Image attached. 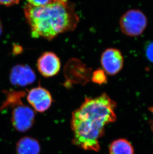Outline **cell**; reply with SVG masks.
<instances>
[{"instance_id":"ba28073f","label":"cell","mask_w":153,"mask_h":154,"mask_svg":"<svg viewBox=\"0 0 153 154\" xmlns=\"http://www.w3.org/2000/svg\"><path fill=\"white\" fill-rule=\"evenodd\" d=\"M10 79L12 85L26 86L33 83L36 80V76L33 70L28 66L19 64L12 69Z\"/></svg>"},{"instance_id":"7a4b0ae2","label":"cell","mask_w":153,"mask_h":154,"mask_svg":"<svg viewBox=\"0 0 153 154\" xmlns=\"http://www.w3.org/2000/svg\"><path fill=\"white\" fill-rule=\"evenodd\" d=\"M25 17L31 27L33 38L53 39L63 32L74 30L79 17L72 5L53 1L49 4L34 7L26 4L24 8Z\"/></svg>"},{"instance_id":"5b68a950","label":"cell","mask_w":153,"mask_h":154,"mask_svg":"<svg viewBox=\"0 0 153 154\" xmlns=\"http://www.w3.org/2000/svg\"><path fill=\"white\" fill-rule=\"evenodd\" d=\"M124 59L120 51L115 48L105 50L101 54L100 63L103 69L110 75H115L122 69Z\"/></svg>"},{"instance_id":"6da1fadb","label":"cell","mask_w":153,"mask_h":154,"mask_svg":"<svg viewBox=\"0 0 153 154\" xmlns=\"http://www.w3.org/2000/svg\"><path fill=\"white\" fill-rule=\"evenodd\" d=\"M116 102L105 93L97 97L86 98L72 113L73 144L87 151H99V139L104 135L105 126L116 120Z\"/></svg>"},{"instance_id":"5bb4252c","label":"cell","mask_w":153,"mask_h":154,"mask_svg":"<svg viewBox=\"0 0 153 154\" xmlns=\"http://www.w3.org/2000/svg\"><path fill=\"white\" fill-rule=\"evenodd\" d=\"M20 0H0V4L6 6H10L19 3Z\"/></svg>"},{"instance_id":"8992f818","label":"cell","mask_w":153,"mask_h":154,"mask_svg":"<svg viewBox=\"0 0 153 154\" xmlns=\"http://www.w3.org/2000/svg\"><path fill=\"white\" fill-rule=\"evenodd\" d=\"M27 100L33 110L38 112H44L50 107L52 97L47 89L40 86L29 90Z\"/></svg>"},{"instance_id":"4fadbf2b","label":"cell","mask_w":153,"mask_h":154,"mask_svg":"<svg viewBox=\"0 0 153 154\" xmlns=\"http://www.w3.org/2000/svg\"><path fill=\"white\" fill-rule=\"evenodd\" d=\"M146 53L148 60L153 63V42L148 45L146 48Z\"/></svg>"},{"instance_id":"e0dca14e","label":"cell","mask_w":153,"mask_h":154,"mask_svg":"<svg viewBox=\"0 0 153 154\" xmlns=\"http://www.w3.org/2000/svg\"><path fill=\"white\" fill-rule=\"evenodd\" d=\"M53 1H58L64 2H67V0H53Z\"/></svg>"},{"instance_id":"8fae6325","label":"cell","mask_w":153,"mask_h":154,"mask_svg":"<svg viewBox=\"0 0 153 154\" xmlns=\"http://www.w3.org/2000/svg\"><path fill=\"white\" fill-rule=\"evenodd\" d=\"M106 74L103 69H98L92 73V80L93 82L96 84L104 85L107 82Z\"/></svg>"},{"instance_id":"3957f363","label":"cell","mask_w":153,"mask_h":154,"mask_svg":"<svg viewBox=\"0 0 153 154\" xmlns=\"http://www.w3.org/2000/svg\"><path fill=\"white\" fill-rule=\"evenodd\" d=\"M148 24L147 17L138 9H131L123 14L119 20L120 30L124 35L137 37L143 34Z\"/></svg>"},{"instance_id":"7c38bea8","label":"cell","mask_w":153,"mask_h":154,"mask_svg":"<svg viewBox=\"0 0 153 154\" xmlns=\"http://www.w3.org/2000/svg\"><path fill=\"white\" fill-rule=\"evenodd\" d=\"M28 4L34 7L45 6L51 3L53 0H28Z\"/></svg>"},{"instance_id":"30bf717a","label":"cell","mask_w":153,"mask_h":154,"mask_svg":"<svg viewBox=\"0 0 153 154\" xmlns=\"http://www.w3.org/2000/svg\"><path fill=\"white\" fill-rule=\"evenodd\" d=\"M110 154H134V149L127 140L119 139L113 141L110 146Z\"/></svg>"},{"instance_id":"9a60e30c","label":"cell","mask_w":153,"mask_h":154,"mask_svg":"<svg viewBox=\"0 0 153 154\" xmlns=\"http://www.w3.org/2000/svg\"><path fill=\"white\" fill-rule=\"evenodd\" d=\"M149 110L150 112H152L153 114V107H151L149 108ZM151 127H152V130L153 131V120L152 121V123H151Z\"/></svg>"},{"instance_id":"52a82bcc","label":"cell","mask_w":153,"mask_h":154,"mask_svg":"<svg viewBox=\"0 0 153 154\" xmlns=\"http://www.w3.org/2000/svg\"><path fill=\"white\" fill-rule=\"evenodd\" d=\"M39 72L46 77L56 75L61 67L59 58L52 52H45L38 58L37 63Z\"/></svg>"},{"instance_id":"277c9868","label":"cell","mask_w":153,"mask_h":154,"mask_svg":"<svg viewBox=\"0 0 153 154\" xmlns=\"http://www.w3.org/2000/svg\"><path fill=\"white\" fill-rule=\"evenodd\" d=\"M11 121L16 130L25 132L32 128L34 123V110L23 104L22 101L14 104Z\"/></svg>"},{"instance_id":"9c48e42d","label":"cell","mask_w":153,"mask_h":154,"mask_svg":"<svg viewBox=\"0 0 153 154\" xmlns=\"http://www.w3.org/2000/svg\"><path fill=\"white\" fill-rule=\"evenodd\" d=\"M17 154H39L40 146L36 139L29 137L20 139L16 144Z\"/></svg>"},{"instance_id":"2e32d148","label":"cell","mask_w":153,"mask_h":154,"mask_svg":"<svg viewBox=\"0 0 153 154\" xmlns=\"http://www.w3.org/2000/svg\"><path fill=\"white\" fill-rule=\"evenodd\" d=\"M2 32H3V26H2L1 22V20H0V35H1Z\"/></svg>"}]
</instances>
